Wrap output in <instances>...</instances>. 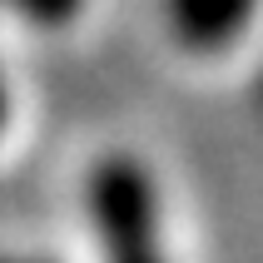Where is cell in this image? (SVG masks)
I'll use <instances>...</instances> for the list:
<instances>
[{
    "instance_id": "obj_4",
    "label": "cell",
    "mask_w": 263,
    "mask_h": 263,
    "mask_svg": "<svg viewBox=\"0 0 263 263\" xmlns=\"http://www.w3.org/2000/svg\"><path fill=\"white\" fill-rule=\"evenodd\" d=\"M0 263H55V258H40V253H5L0 249Z\"/></svg>"
},
{
    "instance_id": "obj_3",
    "label": "cell",
    "mask_w": 263,
    "mask_h": 263,
    "mask_svg": "<svg viewBox=\"0 0 263 263\" xmlns=\"http://www.w3.org/2000/svg\"><path fill=\"white\" fill-rule=\"evenodd\" d=\"M0 5L10 15H20L25 25H35V30H60L85 10V0H0Z\"/></svg>"
},
{
    "instance_id": "obj_2",
    "label": "cell",
    "mask_w": 263,
    "mask_h": 263,
    "mask_svg": "<svg viewBox=\"0 0 263 263\" xmlns=\"http://www.w3.org/2000/svg\"><path fill=\"white\" fill-rule=\"evenodd\" d=\"M164 10L189 50H219L253 20L258 0H164Z\"/></svg>"
},
{
    "instance_id": "obj_1",
    "label": "cell",
    "mask_w": 263,
    "mask_h": 263,
    "mask_svg": "<svg viewBox=\"0 0 263 263\" xmlns=\"http://www.w3.org/2000/svg\"><path fill=\"white\" fill-rule=\"evenodd\" d=\"M85 214L100 243V263H174L164 243L159 189L144 159L100 154L85 174Z\"/></svg>"
},
{
    "instance_id": "obj_5",
    "label": "cell",
    "mask_w": 263,
    "mask_h": 263,
    "mask_svg": "<svg viewBox=\"0 0 263 263\" xmlns=\"http://www.w3.org/2000/svg\"><path fill=\"white\" fill-rule=\"evenodd\" d=\"M5 119H10V89H5V80H0V129H5Z\"/></svg>"
}]
</instances>
